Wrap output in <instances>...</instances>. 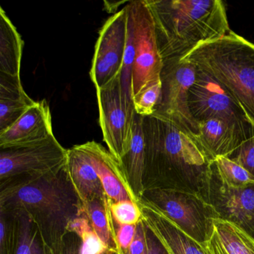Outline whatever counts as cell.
<instances>
[{
	"instance_id": "obj_1",
	"label": "cell",
	"mask_w": 254,
	"mask_h": 254,
	"mask_svg": "<svg viewBox=\"0 0 254 254\" xmlns=\"http://www.w3.org/2000/svg\"><path fill=\"white\" fill-rule=\"evenodd\" d=\"M143 130L144 191L178 190L197 194L208 202L214 160L198 139L157 114L143 117Z\"/></svg>"
},
{
	"instance_id": "obj_2",
	"label": "cell",
	"mask_w": 254,
	"mask_h": 254,
	"mask_svg": "<svg viewBox=\"0 0 254 254\" xmlns=\"http://www.w3.org/2000/svg\"><path fill=\"white\" fill-rule=\"evenodd\" d=\"M0 212L28 215L39 232L45 254H60L68 224L84 215V208L64 166L42 176L0 182Z\"/></svg>"
},
{
	"instance_id": "obj_3",
	"label": "cell",
	"mask_w": 254,
	"mask_h": 254,
	"mask_svg": "<svg viewBox=\"0 0 254 254\" xmlns=\"http://www.w3.org/2000/svg\"><path fill=\"white\" fill-rule=\"evenodd\" d=\"M163 62L184 58L202 43L230 32L221 0H146Z\"/></svg>"
},
{
	"instance_id": "obj_4",
	"label": "cell",
	"mask_w": 254,
	"mask_h": 254,
	"mask_svg": "<svg viewBox=\"0 0 254 254\" xmlns=\"http://www.w3.org/2000/svg\"><path fill=\"white\" fill-rule=\"evenodd\" d=\"M220 84L254 125V44L233 31L182 58Z\"/></svg>"
},
{
	"instance_id": "obj_5",
	"label": "cell",
	"mask_w": 254,
	"mask_h": 254,
	"mask_svg": "<svg viewBox=\"0 0 254 254\" xmlns=\"http://www.w3.org/2000/svg\"><path fill=\"white\" fill-rule=\"evenodd\" d=\"M141 198L161 211L200 245L210 240L215 233L214 221L219 215L200 196L178 190H151L144 191Z\"/></svg>"
},
{
	"instance_id": "obj_6",
	"label": "cell",
	"mask_w": 254,
	"mask_h": 254,
	"mask_svg": "<svg viewBox=\"0 0 254 254\" xmlns=\"http://www.w3.org/2000/svg\"><path fill=\"white\" fill-rule=\"evenodd\" d=\"M188 105L197 124L220 120L234 127L245 140L254 136V125L243 109L218 83L199 69L189 90Z\"/></svg>"
},
{
	"instance_id": "obj_7",
	"label": "cell",
	"mask_w": 254,
	"mask_h": 254,
	"mask_svg": "<svg viewBox=\"0 0 254 254\" xmlns=\"http://www.w3.org/2000/svg\"><path fill=\"white\" fill-rule=\"evenodd\" d=\"M99 125L108 151L120 163L130 146L135 112L133 101L123 90L121 72L96 89Z\"/></svg>"
},
{
	"instance_id": "obj_8",
	"label": "cell",
	"mask_w": 254,
	"mask_h": 254,
	"mask_svg": "<svg viewBox=\"0 0 254 254\" xmlns=\"http://www.w3.org/2000/svg\"><path fill=\"white\" fill-rule=\"evenodd\" d=\"M197 70L194 64L181 58L164 61L160 75L161 97L154 114L167 119L196 138L198 124L190 114L188 93Z\"/></svg>"
},
{
	"instance_id": "obj_9",
	"label": "cell",
	"mask_w": 254,
	"mask_h": 254,
	"mask_svg": "<svg viewBox=\"0 0 254 254\" xmlns=\"http://www.w3.org/2000/svg\"><path fill=\"white\" fill-rule=\"evenodd\" d=\"M126 6L131 17L134 35L135 59L131 82L133 97L145 86L161 80L163 61L146 0H133Z\"/></svg>"
},
{
	"instance_id": "obj_10",
	"label": "cell",
	"mask_w": 254,
	"mask_h": 254,
	"mask_svg": "<svg viewBox=\"0 0 254 254\" xmlns=\"http://www.w3.org/2000/svg\"><path fill=\"white\" fill-rule=\"evenodd\" d=\"M67 149L56 136L33 145L0 149V182L21 176H42L66 164Z\"/></svg>"
},
{
	"instance_id": "obj_11",
	"label": "cell",
	"mask_w": 254,
	"mask_h": 254,
	"mask_svg": "<svg viewBox=\"0 0 254 254\" xmlns=\"http://www.w3.org/2000/svg\"><path fill=\"white\" fill-rule=\"evenodd\" d=\"M127 39L126 7L107 20L95 46L90 75L96 89L106 85L121 72Z\"/></svg>"
},
{
	"instance_id": "obj_12",
	"label": "cell",
	"mask_w": 254,
	"mask_h": 254,
	"mask_svg": "<svg viewBox=\"0 0 254 254\" xmlns=\"http://www.w3.org/2000/svg\"><path fill=\"white\" fill-rule=\"evenodd\" d=\"M208 202L219 218L236 224L254 238V184L242 187L226 185L212 163Z\"/></svg>"
},
{
	"instance_id": "obj_13",
	"label": "cell",
	"mask_w": 254,
	"mask_h": 254,
	"mask_svg": "<svg viewBox=\"0 0 254 254\" xmlns=\"http://www.w3.org/2000/svg\"><path fill=\"white\" fill-rule=\"evenodd\" d=\"M75 146L93 166L108 198L112 201L129 200L139 202L124 169L103 145L95 141H89Z\"/></svg>"
},
{
	"instance_id": "obj_14",
	"label": "cell",
	"mask_w": 254,
	"mask_h": 254,
	"mask_svg": "<svg viewBox=\"0 0 254 254\" xmlns=\"http://www.w3.org/2000/svg\"><path fill=\"white\" fill-rule=\"evenodd\" d=\"M54 136L47 100L35 102L12 126L0 133V149L33 145Z\"/></svg>"
},
{
	"instance_id": "obj_15",
	"label": "cell",
	"mask_w": 254,
	"mask_h": 254,
	"mask_svg": "<svg viewBox=\"0 0 254 254\" xmlns=\"http://www.w3.org/2000/svg\"><path fill=\"white\" fill-rule=\"evenodd\" d=\"M138 204L142 211V221L168 254H206L200 244L149 202L140 198Z\"/></svg>"
},
{
	"instance_id": "obj_16",
	"label": "cell",
	"mask_w": 254,
	"mask_h": 254,
	"mask_svg": "<svg viewBox=\"0 0 254 254\" xmlns=\"http://www.w3.org/2000/svg\"><path fill=\"white\" fill-rule=\"evenodd\" d=\"M65 168L82 204L106 197L102 183L93 166L75 145L67 149Z\"/></svg>"
},
{
	"instance_id": "obj_17",
	"label": "cell",
	"mask_w": 254,
	"mask_h": 254,
	"mask_svg": "<svg viewBox=\"0 0 254 254\" xmlns=\"http://www.w3.org/2000/svg\"><path fill=\"white\" fill-rule=\"evenodd\" d=\"M35 102L25 92L20 77L0 73V133L12 126Z\"/></svg>"
},
{
	"instance_id": "obj_18",
	"label": "cell",
	"mask_w": 254,
	"mask_h": 254,
	"mask_svg": "<svg viewBox=\"0 0 254 254\" xmlns=\"http://www.w3.org/2000/svg\"><path fill=\"white\" fill-rule=\"evenodd\" d=\"M198 129L197 139L213 160L218 157H228L245 141L234 127L220 120L199 123Z\"/></svg>"
},
{
	"instance_id": "obj_19",
	"label": "cell",
	"mask_w": 254,
	"mask_h": 254,
	"mask_svg": "<svg viewBox=\"0 0 254 254\" xmlns=\"http://www.w3.org/2000/svg\"><path fill=\"white\" fill-rule=\"evenodd\" d=\"M145 162V139L143 117L135 114L132 127L130 146L120 165L124 169L130 187L138 200L144 193V172Z\"/></svg>"
},
{
	"instance_id": "obj_20",
	"label": "cell",
	"mask_w": 254,
	"mask_h": 254,
	"mask_svg": "<svg viewBox=\"0 0 254 254\" xmlns=\"http://www.w3.org/2000/svg\"><path fill=\"white\" fill-rule=\"evenodd\" d=\"M23 45L21 35L0 7V73L20 77Z\"/></svg>"
},
{
	"instance_id": "obj_21",
	"label": "cell",
	"mask_w": 254,
	"mask_h": 254,
	"mask_svg": "<svg viewBox=\"0 0 254 254\" xmlns=\"http://www.w3.org/2000/svg\"><path fill=\"white\" fill-rule=\"evenodd\" d=\"M111 199H95L83 204L84 215L108 249L122 252L116 236V227L111 211Z\"/></svg>"
},
{
	"instance_id": "obj_22",
	"label": "cell",
	"mask_w": 254,
	"mask_h": 254,
	"mask_svg": "<svg viewBox=\"0 0 254 254\" xmlns=\"http://www.w3.org/2000/svg\"><path fill=\"white\" fill-rule=\"evenodd\" d=\"M215 233L227 254H254V238L239 226L226 220L214 221Z\"/></svg>"
},
{
	"instance_id": "obj_23",
	"label": "cell",
	"mask_w": 254,
	"mask_h": 254,
	"mask_svg": "<svg viewBox=\"0 0 254 254\" xmlns=\"http://www.w3.org/2000/svg\"><path fill=\"white\" fill-rule=\"evenodd\" d=\"M11 215L17 219L15 254H46L39 232L29 217L23 213Z\"/></svg>"
},
{
	"instance_id": "obj_24",
	"label": "cell",
	"mask_w": 254,
	"mask_h": 254,
	"mask_svg": "<svg viewBox=\"0 0 254 254\" xmlns=\"http://www.w3.org/2000/svg\"><path fill=\"white\" fill-rule=\"evenodd\" d=\"M67 232L79 237L81 240L80 254H103L109 250L94 231L85 215L71 221L67 226Z\"/></svg>"
},
{
	"instance_id": "obj_25",
	"label": "cell",
	"mask_w": 254,
	"mask_h": 254,
	"mask_svg": "<svg viewBox=\"0 0 254 254\" xmlns=\"http://www.w3.org/2000/svg\"><path fill=\"white\" fill-rule=\"evenodd\" d=\"M213 163L220 180L226 185L242 187L254 184V177L228 157H218Z\"/></svg>"
},
{
	"instance_id": "obj_26",
	"label": "cell",
	"mask_w": 254,
	"mask_h": 254,
	"mask_svg": "<svg viewBox=\"0 0 254 254\" xmlns=\"http://www.w3.org/2000/svg\"><path fill=\"white\" fill-rule=\"evenodd\" d=\"M161 93V80L145 86L133 97L136 114L142 117L153 115L160 102Z\"/></svg>"
},
{
	"instance_id": "obj_27",
	"label": "cell",
	"mask_w": 254,
	"mask_h": 254,
	"mask_svg": "<svg viewBox=\"0 0 254 254\" xmlns=\"http://www.w3.org/2000/svg\"><path fill=\"white\" fill-rule=\"evenodd\" d=\"M127 11V39H126V50L123 59V68L121 70V81L123 90L132 97V72L134 64V35H133V23L128 10Z\"/></svg>"
},
{
	"instance_id": "obj_28",
	"label": "cell",
	"mask_w": 254,
	"mask_h": 254,
	"mask_svg": "<svg viewBox=\"0 0 254 254\" xmlns=\"http://www.w3.org/2000/svg\"><path fill=\"white\" fill-rule=\"evenodd\" d=\"M111 211L116 224L137 225L142 221V211L139 204L132 200H111Z\"/></svg>"
},
{
	"instance_id": "obj_29",
	"label": "cell",
	"mask_w": 254,
	"mask_h": 254,
	"mask_svg": "<svg viewBox=\"0 0 254 254\" xmlns=\"http://www.w3.org/2000/svg\"><path fill=\"white\" fill-rule=\"evenodd\" d=\"M0 214V254H15L17 219L11 214Z\"/></svg>"
},
{
	"instance_id": "obj_30",
	"label": "cell",
	"mask_w": 254,
	"mask_h": 254,
	"mask_svg": "<svg viewBox=\"0 0 254 254\" xmlns=\"http://www.w3.org/2000/svg\"><path fill=\"white\" fill-rule=\"evenodd\" d=\"M227 157L243 167L254 177V136L244 141Z\"/></svg>"
},
{
	"instance_id": "obj_31",
	"label": "cell",
	"mask_w": 254,
	"mask_h": 254,
	"mask_svg": "<svg viewBox=\"0 0 254 254\" xmlns=\"http://www.w3.org/2000/svg\"><path fill=\"white\" fill-rule=\"evenodd\" d=\"M136 226L137 225H121L115 224L117 245L120 251L125 254L134 239Z\"/></svg>"
},
{
	"instance_id": "obj_32",
	"label": "cell",
	"mask_w": 254,
	"mask_h": 254,
	"mask_svg": "<svg viewBox=\"0 0 254 254\" xmlns=\"http://www.w3.org/2000/svg\"><path fill=\"white\" fill-rule=\"evenodd\" d=\"M147 227L143 221L136 226V234L126 254H145L147 251Z\"/></svg>"
},
{
	"instance_id": "obj_33",
	"label": "cell",
	"mask_w": 254,
	"mask_h": 254,
	"mask_svg": "<svg viewBox=\"0 0 254 254\" xmlns=\"http://www.w3.org/2000/svg\"><path fill=\"white\" fill-rule=\"evenodd\" d=\"M81 240L77 235L68 233L64 241L60 254H80Z\"/></svg>"
},
{
	"instance_id": "obj_34",
	"label": "cell",
	"mask_w": 254,
	"mask_h": 254,
	"mask_svg": "<svg viewBox=\"0 0 254 254\" xmlns=\"http://www.w3.org/2000/svg\"><path fill=\"white\" fill-rule=\"evenodd\" d=\"M146 237L147 251L145 254H168L164 247L148 228H147Z\"/></svg>"
},
{
	"instance_id": "obj_35",
	"label": "cell",
	"mask_w": 254,
	"mask_h": 254,
	"mask_svg": "<svg viewBox=\"0 0 254 254\" xmlns=\"http://www.w3.org/2000/svg\"><path fill=\"white\" fill-rule=\"evenodd\" d=\"M201 248L206 254H227L221 244L220 243L215 231L210 240L201 245Z\"/></svg>"
},
{
	"instance_id": "obj_36",
	"label": "cell",
	"mask_w": 254,
	"mask_h": 254,
	"mask_svg": "<svg viewBox=\"0 0 254 254\" xmlns=\"http://www.w3.org/2000/svg\"><path fill=\"white\" fill-rule=\"evenodd\" d=\"M125 254L123 252H118V251H112V250H108L105 254Z\"/></svg>"
}]
</instances>
